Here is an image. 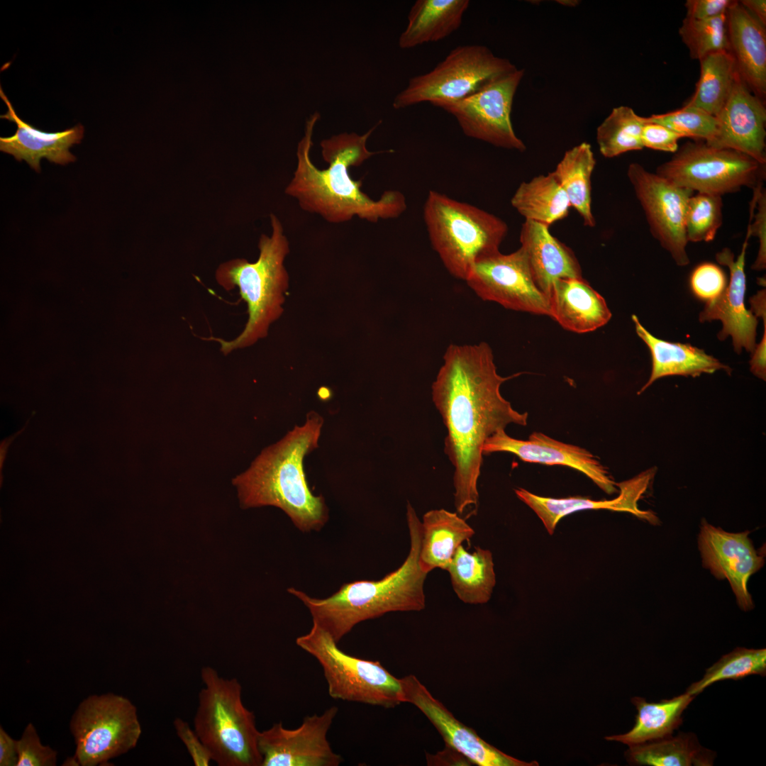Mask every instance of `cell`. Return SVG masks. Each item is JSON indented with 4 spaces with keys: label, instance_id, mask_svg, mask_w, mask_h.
I'll return each mask as SVG.
<instances>
[{
    "label": "cell",
    "instance_id": "cell-49",
    "mask_svg": "<svg viewBox=\"0 0 766 766\" xmlns=\"http://www.w3.org/2000/svg\"><path fill=\"white\" fill-rule=\"evenodd\" d=\"M34 414H35V412L33 413V415L30 416V417L26 421L24 426L20 430H18L17 432L13 433L12 435H11L9 436H7L6 438H4L0 442V483H1V486L3 480H4V477H3L2 472H3V469H4V463H5V460L6 459V456H7V454H8L9 448L10 445H11V443L14 441V440L18 436V435L22 433L24 431V430L27 428V426H28L30 420L32 418V417L33 416Z\"/></svg>",
    "mask_w": 766,
    "mask_h": 766
},
{
    "label": "cell",
    "instance_id": "cell-50",
    "mask_svg": "<svg viewBox=\"0 0 766 766\" xmlns=\"http://www.w3.org/2000/svg\"><path fill=\"white\" fill-rule=\"evenodd\" d=\"M741 5L757 20L766 26V1L742 0Z\"/></svg>",
    "mask_w": 766,
    "mask_h": 766
},
{
    "label": "cell",
    "instance_id": "cell-11",
    "mask_svg": "<svg viewBox=\"0 0 766 766\" xmlns=\"http://www.w3.org/2000/svg\"><path fill=\"white\" fill-rule=\"evenodd\" d=\"M79 765L96 766L133 749L142 728L135 705L112 693L84 699L70 723Z\"/></svg>",
    "mask_w": 766,
    "mask_h": 766
},
{
    "label": "cell",
    "instance_id": "cell-9",
    "mask_svg": "<svg viewBox=\"0 0 766 766\" xmlns=\"http://www.w3.org/2000/svg\"><path fill=\"white\" fill-rule=\"evenodd\" d=\"M517 68L479 45L457 46L428 72L411 77L393 101L396 109L466 98Z\"/></svg>",
    "mask_w": 766,
    "mask_h": 766
},
{
    "label": "cell",
    "instance_id": "cell-27",
    "mask_svg": "<svg viewBox=\"0 0 766 766\" xmlns=\"http://www.w3.org/2000/svg\"><path fill=\"white\" fill-rule=\"evenodd\" d=\"M474 535V529L457 512L432 509L423 516L418 564L429 573L434 569L446 570L457 549Z\"/></svg>",
    "mask_w": 766,
    "mask_h": 766
},
{
    "label": "cell",
    "instance_id": "cell-43",
    "mask_svg": "<svg viewBox=\"0 0 766 766\" xmlns=\"http://www.w3.org/2000/svg\"><path fill=\"white\" fill-rule=\"evenodd\" d=\"M173 726L177 737L185 746L195 766H209L212 760L210 750L189 723L181 718H176Z\"/></svg>",
    "mask_w": 766,
    "mask_h": 766
},
{
    "label": "cell",
    "instance_id": "cell-12",
    "mask_svg": "<svg viewBox=\"0 0 766 766\" xmlns=\"http://www.w3.org/2000/svg\"><path fill=\"white\" fill-rule=\"evenodd\" d=\"M523 75V70L516 69L466 98L431 104L453 116L465 135L523 152L526 145L515 133L511 120L514 97Z\"/></svg>",
    "mask_w": 766,
    "mask_h": 766
},
{
    "label": "cell",
    "instance_id": "cell-39",
    "mask_svg": "<svg viewBox=\"0 0 766 766\" xmlns=\"http://www.w3.org/2000/svg\"><path fill=\"white\" fill-rule=\"evenodd\" d=\"M646 119L671 129L682 138L688 137L706 143L711 142L717 133L716 117L693 106H684L680 109L665 113L651 115Z\"/></svg>",
    "mask_w": 766,
    "mask_h": 766
},
{
    "label": "cell",
    "instance_id": "cell-17",
    "mask_svg": "<svg viewBox=\"0 0 766 766\" xmlns=\"http://www.w3.org/2000/svg\"><path fill=\"white\" fill-rule=\"evenodd\" d=\"M748 533H728L704 520L699 535L703 565L717 579H728L739 607L745 611L754 607L748 579L764 565L763 555L755 549Z\"/></svg>",
    "mask_w": 766,
    "mask_h": 766
},
{
    "label": "cell",
    "instance_id": "cell-34",
    "mask_svg": "<svg viewBox=\"0 0 766 766\" xmlns=\"http://www.w3.org/2000/svg\"><path fill=\"white\" fill-rule=\"evenodd\" d=\"M700 75L694 94L684 106L700 109L716 116L726 104L738 74L735 60L728 51L701 58Z\"/></svg>",
    "mask_w": 766,
    "mask_h": 766
},
{
    "label": "cell",
    "instance_id": "cell-44",
    "mask_svg": "<svg viewBox=\"0 0 766 766\" xmlns=\"http://www.w3.org/2000/svg\"><path fill=\"white\" fill-rule=\"evenodd\" d=\"M682 137L671 129L659 123L650 122L645 117L641 141L643 148L673 152L679 148L678 141Z\"/></svg>",
    "mask_w": 766,
    "mask_h": 766
},
{
    "label": "cell",
    "instance_id": "cell-8",
    "mask_svg": "<svg viewBox=\"0 0 766 766\" xmlns=\"http://www.w3.org/2000/svg\"><path fill=\"white\" fill-rule=\"evenodd\" d=\"M296 643L321 666L332 698L384 708L404 703L401 678L392 675L379 661L343 652L318 625L313 623L307 633L296 639Z\"/></svg>",
    "mask_w": 766,
    "mask_h": 766
},
{
    "label": "cell",
    "instance_id": "cell-38",
    "mask_svg": "<svg viewBox=\"0 0 766 766\" xmlns=\"http://www.w3.org/2000/svg\"><path fill=\"white\" fill-rule=\"evenodd\" d=\"M722 206L720 195L698 193L690 198L685 216L687 242H709L714 239L722 224Z\"/></svg>",
    "mask_w": 766,
    "mask_h": 766
},
{
    "label": "cell",
    "instance_id": "cell-24",
    "mask_svg": "<svg viewBox=\"0 0 766 766\" xmlns=\"http://www.w3.org/2000/svg\"><path fill=\"white\" fill-rule=\"evenodd\" d=\"M520 243L533 280L547 298L557 279L582 277L574 252L550 233L548 226L525 220L521 228Z\"/></svg>",
    "mask_w": 766,
    "mask_h": 766
},
{
    "label": "cell",
    "instance_id": "cell-35",
    "mask_svg": "<svg viewBox=\"0 0 766 766\" xmlns=\"http://www.w3.org/2000/svg\"><path fill=\"white\" fill-rule=\"evenodd\" d=\"M645 117L627 106L614 108L596 129V142L601 154L611 158L643 148L641 133Z\"/></svg>",
    "mask_w": 766,
    "mask_h": 766
},
{
    "label": "cell",
    "instance_id": "cell-16",
    "mask_svg": "<svg viewBox=\"0 0 766 766\" xmlns=\"http://www.w3.org/2000/svg\"><path fill=\"white\" fill-rule=\"evenodd\" d=\"M404 703L418 708L441 735L445 745L478 766H534L537 762H526L511 757L480 738L474 730L467 726L435 698L413 675L401 678Z\"/></svg>",
    "mask_w": 766,
    "mask_h": 766
},
{
    "label": "cell",
    "instance_id": "cell-45",
    "mask_svg": "<svg viewBox=\"0 0 766 766\" xmlns=\"http://www.w3.org/2000/svg\"><path fill=\"white\" fill-rule=\"evenodd\" d=\"M733 1L731 0H687L684 4L687 18L705 20L726 14Z\"/></svg>",
    "mask_w": 766,
    "mask_h": 766
},
{
    "label": "cell",
    "instance_id": "cell-48",
    "mask_svg": "<svg viewBox=\"0 0 766 766\" xmlns=\"http://www.w3.org/2000/svg\"><path fill=\"white\" fill-rule=\"evenodd\" d=\"M750 371L758 378L766 379V324L761 341L755 345L750 361Z\"/></svg>",
    "mask_w": 766,
    "mask_h": 766
},
{
    "label": "cell",
    "instance_id": "cell-28",
    "mask_svg": "<svg viewBox=\"0 0 766 766\" xmlns=\"http://www.w3.org/2000/svg\"><path fill=\"white\" fill-rule=\"evenodd\" d=\"M470 6L469 0H417L408 15V24L399 45L408 49L440 40L457 30Z\"/></svg>",
    "mask_w": 766,
    "mask_h": 766
},
{
    "label": "cell",
    "instance_id": "cell-5",
    "mask_svg": "<svg viewBox=\"0 0 766 766\" xmlns=\"http://www.w3.org/2000/svg\"><path fill=\"white\" fill-rule=\"evenodd\" d=\"M270 217L272 234L260 237L257 260L254 262L244 258L230 260L221 264L216 271V282L226 291L238 288L248 313L243 331L235 338H207L218 343L223 355L250 347L265 338L271 324L283 313L289 281L284 262L289 253V243L279 218L273 213Z\"/></svg>",
    "mask_w": 766,
    "mask_h": 766
},
{
    "label": "cell",
    "instance_id": "cell-26",
    "mask_svg": "<svg viewBox=\"0 0 766 766\" xmlns=\"http://www.w3.org/2000/svg\"><path fill=\"white\" fill-rule=\"evenodd\" d=\"M638 335L648 347L652 357V371L648 382L638 394L643 392L654 382L666 376L697 377L703 373L712 374L718 370L731 373V368L703 350L690 344L672 343L657 338L648 332L638 317L632 316Z\"/></svg>",
    "mask_w": 766,
    "mask_h": 766
},
{
    "label": "cell",
    "instance_id": "cell-33",
    "mask_svg": "<svg viewBox=\"0 0 766 766\" xmlns=\"http://www.w3.org/2000/svg\"><path fill=\"white\" fill-rule=\"evenodd\" d=\"M626 756L630 764L650 766L711 765L714 758L694 734L683 733L630 746Z\"/></svg>",
    "mask_w": 766,
    "mask_h": 766
},
{
    "label": "cell",
    "instance_id": "cell-21",
    "mask_svg": "<svg viewBox=\"0 0 766 766\" xmlns=\"http://www.w3.org/2000/svg\"><path fill=\"white\" fill-rule=\"evenodd\" d=\"M656 471L652 468L628 480L616 483L618 496L612 500H593L587 497L570 496L550 498L540 496L523 488L514 489L516 496L528 506L543 522L550 535H553L560 520L572 513L588 509H609L628 512L656 523L657 518L650 511L640 510L638 501L645 492Z\"/></svg>",
    "mask_w": 766,
    "mask_h": 766
},
{
    "label": "cell",
    "instance_id": "cell-42",
    "mask_svg": "<svg viewBox=\"0 0 766 766\" xmlns=\"http://www.w3.org/2000/svg\"><path fill=\"white\" fill-rule=\"evenodd\" d=\"M753 191L748 228L750 236L758 238L759 250L752 269L762 270L766 267V192L763 185L756 187Z\"/></svg>",
    "mask_w": 766,
    "mask_h": 766
},
{
    "label": "cell",
    "instance_id": "cell-19",
    "mask_svg": "<svg viewBox=\"0 0 766 766\" xmlns=\"http://www.w3.org/2000/svg\"><path fill=\"white\" fill-rule=\"evenodd\" d=\"M717 133L709 145L745 154L766 163V109L738 73L731 94L718 113Z\"/></svg>",
    "mask_w": 766,
    "mask_h": 766
},
{
    "label": "cell",
    "instance_id": "cell-29",
    "mask_svg": "<svg viewBox=\"0 0 766 766\" xmlns=\"http://www.w3.org/2000/svg\"><path fill=\"white\" fill-rule=\"evenodd\" d=\"M694 697L687 692L658 702L633 697L631 701L638 711L634 726L626 733L606 736L605 739L630 747L670 737L682 724V715Z\"/></svg>",
    "mask_w": 766,
    "mask_h": 766
},
{
    "label": "cell",
    "instance_id": "cell-20",
    "mask_svg": "<svg viewBox=\"0 0 766 766\" xmlns=\"http://www.w3.org/2000/svg\"><path fill=\"white\" fill-rule=\"evenodd\" d=\"M750 237V233L747 228L741 252L736 260L729 248H723L716 253V261L728 267L730 270V281L721 295L716 300L706 303L699 314V321L702 323L717 319L721 321L723 328L718 334V338L723 340L728 336H731L734 350L737 353H740L743 348L753 353L756 345L757 320L745 305L746 277L744 268Z\"/></svg>",
    "mask_w": 766,
    "mask_h": 766
},
{
    "label": "cell",
    "instance_id": "cell-18",
    "mask_svg": "<svg viewBox=\"0 0 766 766\" xmlns=\"http://www.w3.org/2000/svg\"><path fill=\"white\" fill-rule=\"evenodd\" d=\"M510 453L522 461L569 467L582 472L606 494L617 492L616 483L606 467L587 450L533 432L528 440L509 436L504 429L490 436L482 447L483 455Z\"/></svg>",
    "mask_w": 766,
    "mask_h": 766
},
{
    "label": "cell",
    "instance_id": "cell-2",
    "mask_svg": "<svg viewBox=\"0 0 766 766\" xmlns=\"http://www.w3.org/2000/svg\"><path fill=\"white\" fill-rule=\"evenodd\" d=\"M319 118V113L315 112L306 121L304 135L297 145L296 167L284 192L294 198L302 210L331 223L347 222L355 216L376 223L401 215L407 206L401 192L387 190L373 200L361 190L362 181L354 180L349 173L350 167L360 166L376 154L391 152L367 148L369 137L381 121L363 135L343 133L321 140L322 157L328 167L320 170L310 157L313 132Z\"/></svg>",
    "mask_w": 766,
    "mask_h": 766
},
{
    "label": "cell",
    "instance_id": "cell-23",
    "mask_svg": "<svg viewBox=\"0 0 766 766\" xmlns=\"http://www.w3.org/2000/svg\"><path fill=\"white\" fill-rule=\"evenodd\" d=\"M728 52L738 72L752 92L763 100L766 95L765 26L738 1L726 12Z\"/></svg>",
    "mask_w": 766,
    "mask_h": 766
},
{
    "label": "cell",
    "instance_id": "cell-25",
    "mask_svg": "<svg viewBox=\"0 0 766 766\" xmlns=\"http://www.w3.org/2000/svg\"><path fill=\"white\" fill-rule=\"evenodd\" d=\"M548 299L549 316L574 333L594 331L611 318L604 297L583 277L557 279Z\"/></svg>",
    "mask_w": 766,
    "mask_h": 766
},
{
    "label": "cell",
    "instance_id": "cell-36",
    "mask_svg": "<svg viewBox=\"0 0 766 766\" xmlns=\"http://www.w3.org/2000/svg\"><path fill=\"white\" fill-rule=\"evenodd\" d=\"M765 648H737L709 667L702 679L692 684L686 692L695 696L717 682L737 680L753 675L765 676Z\"/></svg>",
    "mask_w": 766,
    "mask_h": 766
},
{
    "label": "cell",
    "instance_id": "cell-41",
    "mask_svg": "<svg viewBox=\"0 0 766 766\" xmlns=\"http://www.w3.org/2000/svg\"><path fill=\"white\" fill-rule=\"evenodd\" d=\"M17 766H55L57 752L43 745L33 723H28L18 740Z\"/></svg>",
    "mask_w": 766,
    "mask_h": 766
},
{
    "label": "cell",
    "instance_id": "cell-15",
    "mask_svg": "<svg viewBox=\"0 0 766 766\" xmlns=\"http://www.w3.org/2000/svg\"><path fill=\"white\" fill-rule=\"evenodd\" d=\"M333 706L320 715L304 718L293 729L281 722L260 731L261 766H338L343 759L331 748L327 735L338 714Z\"/></svg>",
    "mask_w": 766,
    "mask_h": 766
},
{
    "label": "cell",
    "instance_id": "cell-37",
    "mask_svg": "<svg viewBox=\"0 0 766 766\" xmlns=\"http://www.w3.org/2000/svg\"><path fill=\"white\" fill-rule=\"evenodd\" d=\"M679 35L694 60H700L711 53L728 51L726 13L705 20L685 17L679 28Z\"/></svg>",
    "mask_w": 766,
    "mask_h": 766
},
{
    "label": "cell",
    "instance_id": "cell-30",
    "mask_svg": "<svg viewBox=\"0 0 766 766\" xmlns=\"http://www.w3.org/2000/svg\"><path fill=\"white\" fill-rule=\"evenodd\" d=\"M446 570L457 596L468 604L487 603L496 584L491 551L476 546L472 553L462 545L457 549Z\"/></svg>",
    "mask_w": 766,
    "mask_h": 766
},
{
    "label": "cell",
    "instance_id": "cell-32",
    "mask_svg": "<svg viewBox=\"0 0 766 766\" xmlns=\"http://www.w3.org/2000/svg\"><path fill=\"white\" fill-rule=\"evenodd\" d=\"M525 220L550 226L568 216L571 208L565 192L550 172L523 182L511 199Z\"/></svg>",
    "mask_w": 766,
    "mask_h": 766
},
{
    "label": "cell",
    "instance_id": "cell-51",
    "mask_svg": "<svg viewBox=\"0 0 766 766\" xmlns=\"http://www.w3.org/2000/svg\"><path fill=\"white\" fill-rule=\"evenodd\" d=\"M750 311L755 317H762L766 323L765 289H762L750 299Z\"/></svg>",
    "mask_w": 766,
    "mask_h": 766
},
{
    "label": "cell",
    "instance_id": "cell-6",
    "mask_svg": "<svg viewBox=\"0 0 766 766\" xmlns=\"http://www.w3.org/2000/svg\"><path fill=\"white\" fill-rule=\"evenodd\" d=\"M194 729L219 766H261L260 731L255 716L243 704L242 686L211 666L201 670Z\"/></svg>",
    "mask_w": 766,
    "mask_h": 766
},
{
    "label": "cell",
    "instance_id": "cell-22",
    "mask_svg": "<svg viewBox=\"0 0 766 766\" xmlns=\"http://www.w3.org/2000/svg\"><path fill=\"white\" fill-rule=\"evenodd\" d=\"M0 96L8 107L7 112L1 115V118L13 122L17 126L13 135L0 138L1 151L12 155L18 161L26 160L37 172H40L42 158L59 165L76 160L70 148L81 142L84 136L83 126L79 123L73 128L55 133L42 131L18 116L1 87Z\"/></svg>",
    "mask_w": 766,
    "mask_h": 766
},
{
    "label": "cell",
    "instance_id": "cell-7",
    "mask_svg": "<svg viewBox=\"0 0 766 766\" xmlns=\"http://www.w3.org/2000/svg\"><path fill=\"white\" fill-rule=\"evenodd\" d=\"M423 216L444 267L464 281L478 260L499 251L508 233L507 224L496 216L433 190L427 195Z\"/></svg>",
    "mask_w": 766,
    "mask_h": 766
},
{
    "label": "cell",
    "instance_id": "cell-3",
    "mask_svg": "<svg viewBox=\"0 0 766 766\" xmlns=\"http://www.w3.org/2000/svg\"><path fill=\"white\" fill-rule=\"evenodd\" d=\"M323 418L311 411L277 443L264 449L250 467L233 480L243 508L266 506L282 510L302 532L318 531L328 518L324 498L311 491L304 457L317 448Z\"/></svg>",
    "mask_w": 766,
    "mask_h": 766
},
{
    "label": "cell",
    "instance_id": "cell-4",
    "mask_svg": "<svg viewBox=\"0 0 766 766\" xmlns=\"http://www.w3.org/2000/svg\"><path fill=\"white\" fill-rule=\"evenodd\" d=\"M410 550L404 562L379 580L343 584L331 596L318 599L295 588L288 592L309 611L313 623L327 631L336 643L360 622L389 612L420 611L426 607L424 583L428 573L418 564L421 521L411 504L406 506Z\"/></svg>",
    "mask_w": 766,
    "mask_h": 766
},
{
    "label": "cell",
    "instance_id": "cell-31",
    "mask_svg": "<svg viewBox=\"0 0 766 766\" xmlns=\"http://www.w3.org/2000/svg\"><path fill=\"white\" fill-rule=\"evenodd\" d=\"M595 165L592 146L583 142L567 150L550 172L567 195L570 206L589 227L596 224L592 211V175Z\"/></svg>",
    "mask_w": 766,
    "mask_h": 766
},
{
    "label": "cell",
    "instance_id": "cell-40",
    "mask_svg": "<svg viewBox=\"0 0 766 766\" xmlns=\"http://www.w3.org/2000/svg\"><path fill=\"white\" fill-rule=\"evenodd\" d=\"M689 284L696 297L709 303L716 300L723 292L727 285L726 277L718 265L704 262L693 270Z\"/></svg>",
    "mask_w": 766,
    "mask_h": 766
},
{
    "label": "cell",
    "instance_id": "cell-10",
    "mask_svg": "<svg viewBox=\"0 0 766 766\" xmlns=\"http://www.w3.org/2000/svg\"><path fill=\"white\" fill-rule=\"evenodd\" d=\"M656 174L680 187L722 196L743 187L763 185L765 164L738 151L716 148L705 141L687 142Z\"/></svg>",
    "mask_w": 766,
    "mask_h": 766
},
{
    "label": "cell",
    "instance_id": "cell-13",
    "mask_svg": "<svg viewBox=\"0 0 766 766\" xmlns=\"http://www.w3.org/2000/svg\"><path fill=\"white\" fill-rule=\"evenodd\" d=\"M627 175L653 237L670 253L677 265L689 264L685 216L694 192L648 172L637 162L629 165Z\"/></svg>",
    "mask_w": 766,
    "mask_h": 766
},
{
    "label": "cell",
    "instance_id": "cell-47",
    "mask_svg": "<svg viewBox=\"0 0 766 766\" xmlns=\"http://www.w3.org/2000/svg\"><path fill=\"white\" fill-rule=\"evenodd\" d=\"M426 755L428 765H468L466 762L470 763L465 756L447 745L443 751L435 755L427 753Z\"/></svg>",
    "mask_w": 766,
    "mask_h": 766
},
{
    "label": "cell",
    "instance_id": "cell-46",
    "mask_svg": "<svg viewBox=\"0 0 766 766\" xmlns=\"http://www.w3.org/2000/svg\"><path fill=\"white\" fill-rule=\"evenodd\" d=\"M18 740L13 739L0 727V765L17 766Z\"/></svg>",
    "mask_w": 766,
    "mask_h": 766
},
{
    "label": "cell",
    "instance_id": "cell-1",
    "mask_svg": "<svg viewBox=\"0 0 766 766\" xmlns=\"http://www.w3.org/2000/svg\"><path fill=\"white\" fill-rule=\"evenodd\" d=\"M520 374L501 376L484 342L452 344L444 353L431 396L447 430L444 452L454 469V505L458 514L478 506L485 441L510 424H527L528 413L515 410L500 392L504 382Z\"/></svg>",
    "mask_w": 766,
    "mask_h": 766
},
{
    "label": "cell",
    "instance_id": "cell-14",
    "mask_svg": "<svg viewBox=\"0 0 766 766\" xmlns=\"http://www.w3.org/2000/svg\"><path fill=\"white\" fill-rule=\"evenodd\" d=\"M465 281L484 301L516 311L549 316L548 299L535 284L521 248L480 259Z\"/></svg>",
    "mask_w": 766,
    "mask_h": 766
}]
</instances>
